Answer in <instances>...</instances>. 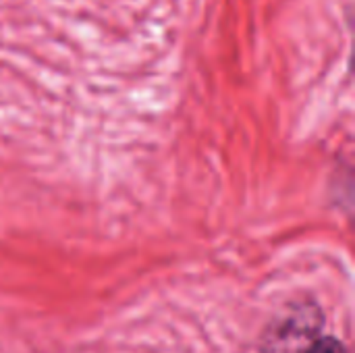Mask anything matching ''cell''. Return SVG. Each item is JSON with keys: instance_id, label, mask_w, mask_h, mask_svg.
<instances>
[{"instance_id": "obj_2", "label": "cell", "mask_w": 355, "mask_h": 353, "mask_svg": "<svg viewBox=\"0 0 355 353\" xmlns=\"http://www.w3.org/2000/svg\"><path fill=\"white\" fill-rule=\"evenodd\" d=\"M306 353H349L347 352V347L343 345V341H339L337 337H318L312 345H310V350Z\"/></svg>"}, {"instance_id": "obj_1", "label": "cell", "mask_w": 355, "mask_h": 353, "mask_svg": "<svg viewBox=\"0 0 355 353\" xmlns=\"http://www.w3.org/2000/svg\"><path fill=\"white\" fill-rule=\"evenodd\" d=\"M324 312L314 300L289 304L268 322L260 337V353H306L322 335Z\"/></svg>"}]
</instances>
